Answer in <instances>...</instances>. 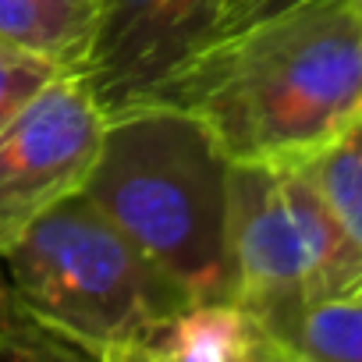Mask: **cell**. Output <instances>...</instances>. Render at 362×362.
I'll use <instances>...</instances> for the list:
<instances>
[{
    "label": "cell",
    "mask_w": 362,
    "mask_h": 362,
    "mask_svg": "<svg viewBox=\"0 0 362 362\" xmlns=\"http://www.w3.org/2000/svg\"><path fill=\"white\" fill-rule=\"evenodd\" d=\"M146 100L196 114L231 163H295L362 114V8L305 0L224 33Z\"/></svg>",
    "instance_id": "1"
},
{
    "label": "cell",
    "mask_w": 362,
    "mask_h": 362,
    "mask_svg": "<svg viewBox=\"0 0 362 362\" xmlns=\"http://www.w3.org/2000/svg\"><path fill=\"white\" fill-rule=\"evenodd\" d=\"M82 192L192 302H235L231 160L196 114L156 100L110 114Z\"/></svg>",
    "instance_id": "2"
},
{
    "label": "cell",
    "mask_w": 362,
    "mask_h": 362,
    "mask_svg": "<svg viewBox=\"0 0 362 362\" xmlns=\"http://www.w3.org/2000/svg\"><path fill=\"white\" fill-rule=\"evenodd\" d=\"M0 270L50 330L103 362H139L153 327L192 302L86 192L47 210Z\"/></svg>",
    "instance_id": "3"
},
{
    "label": "cell",
    "mask_w": 362,
    "mask_h": 362,
    "mask_svg": "<svg viewBox=\"0 0 362 362\" xmlns=\"http://www.w3.org/2000/svg\"><path fill=\"white\" fill-rule=\"evenodd\" d=\"M228 242L235 302L277 344L309 302L362 284V249L295 163H231Z\"/></svg>",
    "instance_id": "4"
},
{
    "label": "cell",
    "mask_w": 362,
    "mask_h": 362,
    "mask_svg": "<svg viewBox=\"0 0 362 362\" xmlns=\"http://www.w3.org/2000/svg\"><path fill=\"white\" fill-rule=\"evenodd\" d=\"M107 114L78 71H61L0 128V256L47 210L86 189Z\"/></svg>",
    "instance_id": "5"
},
{
    "label": "cell",
    "mask_w": 362,
    "mask_h": 362,
    "mask_svg": "<svg viewBox=\"0 0 362 362\" xmlns=\"http://www.w3.org/2000/svg\"><path fill=\"white\" fill-rule=\"evenodd\" d=\"M139 362H288L267 323L242 302H189L142 344Z\"/></svg>",
    "instance_id": "6"
},
{
    "label": "cell",
    "mask_w": 362,
    "mask_h": 362,
    "mask_svg": "<svg viewBox=\"0 0 362 362\" xmlns=\"http://www.w3.org/2000/svg\"><path fill=\"white\" fill-rule=\"evenodd\" d=\"M103 0H0V40L78 71L93 50Z\"/></svg>",
    "instance_id": "7"
},
{
    "label": "cell",
    "mask_w": 362,
    "mask_h": 362,
    "mask_svg": "<svg viewBox=\"0 0 362 362\" xmlns=\"http://www.w3.org/2000/svg\"><path fill=\"white\" fill-rule=\"evenodd\" d=\"M224 8L228 0H160L149 36H146L132 103L146 100L153 89L170 82L181 68H189L210 43L221 40Z\"/></svg>",
    "instance_id": "8"
},
{
    "label": "cell",
    "mask_w": 362,
    "mask_h": 362,
    "mask_svg": "<svg viewBox=\"0 0 362 362\" xmlns=\"http://www.w3.org/2000/svg\"><path fill=\"white\" fill-rule=\"evenodd\" d=\"M288 362H362V284L309 302L281 334Z\"/></svg>",
    "instance_id": "9"
},
{
    "label": "cell",
    "mask_w": 362,
    "mask_h": 362,
    "mask_svg": "<svg viewBox=\"0 0 362 362\" xmlns=\"http://www.w3.org/2000/svg\"><path fill=\"white\" fill-rule=\"evenodd\" d=\"M295 167H302V174L316 185L341 228L362 249V114L323 146H316L309 156L295 160Z\"/></svg>",
    "instance_id": "10"
},
{
    "label": "cell",
    "mask_w": 362,
    "mask_h": 362,
    "mask_svg": "<svg viewBox=\"0 0 362 362\" xmlns=\"http://www.w3.org/2000/svg\"><path fill=\"white\" fill-rule=\"evenodd\" d=\"M0 358H82V351L50 330L0 270Z\"/></svg>",
    "instance_id": "11"
},
{
    "label": "cell",
    "mask_w": 362,
    "mask_h": 362,
    "mask_svg": "<svg viewBox=\"0 0 362 362\" xmlns=\"http://www.w3.org/2000/svg\"><path fill=\"white\" fill-rule=\"evenodd\" d=\"M64 68L50 57H40L33 50L11 47L0 40V128H4L29 100H36Z\"/></svg>",
    "instance_id": "12"
},
{
    "label": "cell",
    "mask_w": 362,
    "mask_h": 362,
    "mask_svg": "<svg viewBox=\"0 0 362 362\" xmlns=\"http://www.w3.org/2000/svg\"><path fill=\"white\" fill-rule=\"evenodd\" d=\"M298 4H305V0H228V8H224V33L245 29L252 22H263V18L281 15V11L298 8Z\"/></svg>",
    "instance_id": "13"
},
{
    "label": "cell",
    "mask_w": 362,
    "mask_h": 362,
    "mask_svg": "<svg viewBox=\"0 0 362 362\" xmlns=\"http://www.w3.org/2000/svg\"><path fill=\"white\" fill-rule=\"evenodd\" d=\"M358 8H362V0H358Z\"/></svg>",
    "instance_id": "14"
}]
</instances>
